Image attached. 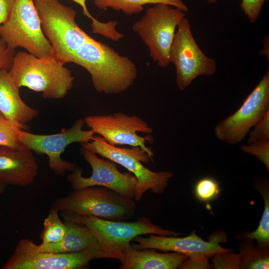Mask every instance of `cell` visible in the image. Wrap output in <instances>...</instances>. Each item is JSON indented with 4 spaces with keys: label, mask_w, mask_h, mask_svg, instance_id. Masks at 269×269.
<instances>
[{
    "label": "cell",
    "mask_w": 269,
    "mask_h": 269,
    "mask_svg": "<svg viewBox=\"0 0 269 269\" xmlns=\"http://www.w3.org/2000/svg\"><path fill=\"white\" fill-rule=\"evenodd\" d=\"M14 0H0V25L7 19Z\"/></svg>",
    "instance_id": "obj_33"
},
{
    "label": "cell",
    "mask_w": 269,
    "mask_h": 269,
    "mask_svg": "<svg viewBox=\"0 0 269 269\" xmlns=\"http://www.w3.org/2000/svg\"><path fill=\"white\" fill-rule=\"evenodd\" d=\"M209 259V257L204 256L190 257L185 260L178 269H212L213 266L210 264Z\"/></svg>",
    "instance_id": "obj_31"
},
{
    "label": "cell",
    "mask_w": 269,
    "mask_h": 269,
    "mask_svg": "<svg viewBox=\"0 0 269 269\" xmlns=\"http://www.w3.org/2000/svg\"><path fill=\"white\" fill-rule=\"evenodd\" d=\"M254 187L262 195L264 202V210L257 229L252 232L241 233L236 236L240 240L253 239L257 246H269V182L268 179H254Z\"/></svg>",
    "instance_id": "obj_20"
},
{
    "label": "cell",
    "mask_w": 269,
    "mask_h": 269,
    "mask_svg": "<svg viewBox=\"0 0 269 269\" xmlns=\"http://www.w3.org/2000/svg\"><path fill=\"white\" fill-rule=\"evenodd\" d=\"M0 112L12 125L26 130L27 123L36 118L38 111L28 106L19 94V88L10 78L8 70H0Z\"/></svg>",
    "instance_id": "obj_17"
},
{
    "label": "cell",
    "mask_w": 269,
    "mask_h": 269,
    "mask_svg": "<svg viewBox=\"0 0 269 269\" xmlns=\"http://www.w3.org/2000/svg\"><path fill=\"white\" fill-rule=\"evenodd\" d=\"M0 38L12 50L22 47L36 57L52 55L44 34L34 0H14L6 20L0 25Z\"/></svg>",
    "instance_id": "obj_6"
},
{
    "label": "cell",
    "mask_w": 269,
    "mask_h": 269,
    "mask_svg": "<svg viewBox=\"0 0 269 269\" xmlns=\"http://www.w3.org/2000/svg\"><path fill=\"white\" fill-rule=\"evenodd\" d=\"M93 2L99 9L111 8L130 15L139 13L147 4H167L184 12L188 11V6L182 0H93Z\"/></svg>",
    "instance_id": "obj_21"
},
{
    "label": "cell",
    "mask_w": 269,
    "mask_h": 269,
    "mask_svg": "<svg viewBox=\"0 0 269 269\" xmlns=\"http://www.w3.org/2000/svg\"><path fill=\"white\" fill-rule=\"evenodd\" d=\"M240 149L246 153L256 156L269 171V141L243 144Z\"/></svg>",
    "instance_id": "obj_29"
},
{
    "label": "cell",
    "mask_w": 269,
    "mask_h": 269,
    "mask_svg": "<svg viewBox=\"0 0 269 269\" xmlns=\"http://www.w3.org/2000/svg\"><path fill=\"white\" fill-rule=\"evenodd\" d=\"M221 190L217 181L210 177L199 179L194 188L196 197L202 202H208L217 198Z\"/></svg>",
    "instance_id": "obj_24"
},
{
    "label": "cell",
    "mask_w": 269,
    "mask_h": 269,
    "mask_svg": "<svg viewBox=\"0 0 269 269\" xmlns=\"http://www.w3.org/2000/svg\"><path fill=\"white\" fill-rule=\"evenodd\" d=\"M117 23V21L103 22L95 18L91 23L92 32L117 42L124 37L122 33L116 30Z\"/></svg>",
    "instance_id": "obj_27"
},
{
    "label": "cell",
    "mask_w": 269,
    "mask_h": 269,
    "mask_svg": "<svg viewBox=\"0 0 269 269\" xmlns=\"http://www.w3.org/2000/svg\"><path fill=\"white\" fill-rule=\"evenodd\" d=\"M15 53V50L9 48L0 38V70H9Z\"/></svg>",
    "instance_id": "obj_32"
},
{
    "label": "cell",
    "mask_w": 269,
    "mask_h": 269,
    "mask_svg": "<svg viewBox=\"0 0 269 269\" xmlns=\"http://www.w3.org/2000/svg\"><path fill=\"white\" fill-rule=\"evenodd\" d=\"M134 237L131 246L135 249H153L164 252L171 251L185 254L190 257L204 256L212 258L214 255L232 250L222 247L220 243L227 242V236L225 232L218 231L213 232L208 241L199 237L195 231L185 237L147 235Z\"/></svg>",
    "instance_id": "obj_15"
},
{
    "label": "cell",
    "mask_w": 269,
    "mask_h": 269,
    "mask_svg": "<svg viewBox=\"0 0 269 269\" xmlns=\"http://www.w3.org/2000/svg\"><path fill=\"white\" fill-rule=\"evenodd\" d=\"M67 232L63 239L55 244L36 245L42 252L56 253H76L86 250L102 248L97 240L84 224L67 212H62ZM103 249V248H102Z\"/></svg>",
    "instance_id": "obj_18"
},
{
    "label": "cell",
    "mask_w": 269,
    "mask_h": 269,
    "mask_svg": "<svg viewBox=\"0 0 269 269\" xmlns=\"http://www.w3.org/2000/svg\"><path fill=\"white\" fill-rule=\"evenodd\" d=\"M269 109V71L234 114L220 122L214 128L216 137L229 144L243 140Z\"/></svg>",
    "instance_id": "obj_13"
},
{
    "label": "cell",
    "mask_w": 269,
    "mask_h": 269,
    "mask_svg": "<svg viewBox=\"0 0 269 269\" xmlns=\"http://www.w3.org/2000/svg\"><path fill=\"white\" fill-rule=\"evenodd\" d=\"M263 44L264 45V48L260 52V55H265L269 61V52H267V48H269V36L266 35L263 41Z\"/></svg>",
    "instance_id": "obj_35"
},
{
    "label": "cell",
    "mask_w": 269,
    "mask_h": 269,
    "mask_svg": "<svg viewBox=\"0 0 269 269\" xmlns=\"http://www.w3.org/2000/svg\"><path fill=\"white\" fill-rule=\"evenodd\" d=\"M5 186L6 185L3 184V183H0V194L3 192V191L4 190L5 187Z\"/></svg>",
    "instance_id": "obj_36"
},
{
    "label": "cell",
    "mask_w": 269,
    "mask_h": 269,
    "mask_svg": "<svg viewBox=\"0 0 269 269\" xmlns=\"http://www.w3.org/2000/svg\"><path fill=\"white\" fill-rule=\"evenodd\" d=\"M169 61L175 67L176 81L181 91L184 90L197 77L211 76L216 70L215 60L207 56L199 47L185 17L177 27L170 49Z\"/></svg>",
    "instance_id": "obj_10"
},
{
    "label": "cell",
    "mask_w": 269,
    "mask_h": 269,
    "mask_svg": "<svg viewBox=\"0 0 269 269\" xmlns=\"http://www.w3.org/2000/svg\"><path fill=\"white\" fill-rule=\"evenodd\" d=\"M185 12L167 4L158 3L147 8L145 14L132 25L148 47L149 55L160 68L170 63L169 51L175 30Z\"/></svg>",
    "instance_id": "obj_7"
},
{
    "label": "cell",
    "mask_w": 269,
    "mask_h": 269,
    "mask_svg": "<svg viewBox=\"0 0 269 269\" xmlns=\"http://www.w3.org/2000/svg\"><path fill=\"white\" fill-rule=\"evenodd\" d=\"M84 120L95 134H99L109 144L138 146L151 157L154 155L151 149L145 145L146 141L152 142V137L150 135L141 136L138 134H151L153 129L140 117L130 116L120 112L109 115H90Z\"/></svg>",
    "instance_id": "obj_12"
},
{
    "label": "cell",
    "mask_w": 269,
    "mask_h": 269,
    "mask_svg": "<svg viewBox=\"0 0 269 269\" xmlns=\"http://www.w3.org/2000/svg\"><path fill=\"white\" fill-rule=\"evenodd\" d=\"M44 34L55 58L70 63L73 53L91 37L78 25L76 12L58 0H34Z\"/></svg>",
    "instance_id": "obj_3"
},
{
    "label": "cell",
    "mask_w": 269,
    "mask_h": 269,
    "mask_svg": "<svg viewBox=\"0 0 269 269\" xmlns=\"http://www.w3.org/2000/svg\"><path fill=\"white\" fill-rule=\"evenodd\" d=\"M78 4L82 8L83 14L88 18L93 20L95 18L91 14L88 10L86 5L87 0H72Z\"/></svg>",
    "instance_id": "obj_34"
},
{
    "label": "cell",
    "mask_w": 269,
    "mask_h": 269,
    "mask_svg": "<svg viewBox=\"0 0 269 269\" xmlns=\"http://www.w3.org/2000/svg\"><path fill=\"white\" fill-rule=\"evenodd\" d=\"M81 153L91 166L92 173L89 177H85L82 175V169L76 167L67 177L73 190L103 186L125 197L134 199L137 180L132 173L121 172L115 162L107 158H100L83 147H81Z\"/></svg>",
    "instance_id": "obj_14"
},
{
    "label": "cell",
    "mask_w": 269,
    "mask_h": 269,
    "mask_svg": "<svg viewBox=\"0 0 269 269\" xmlns=\"http://www.w3.org/2000/svg\"><path fill=\"white\" fill-rule=\"evenodd\" d=\"M85 124L84 119H79L69 129L51 134H35L20 130L18 138L22 144L32 151L46 155L50 169L56 175L63 176L66 172H71L76 167L74 163L61 158V155L66 147L74 142L89 141L95 135L91 130L83 129Z\"/></svg>",
    "instance_id": "obj_11"
},
{
    "label": "cell",
    "mask_w": 269,
    "mask_h": 269,
    "mask_svg": "<svg viewBox=\"0 0 269 269\" xmlns=\"http://www.w3.org/2000/svg\"><path fill=\"white\" fill-rule=\"evenodd\" d=\"M239 246L240 269H269V246H256L253 239H244Z\"/></svg>",
    "instance_id": "obj_22"
},
{
    "label": "cell",
    "mask_w": 269,
    "mask_h": 269,
    "mask_svg": "<svg viewBox=\"0 0 269 269\" xmlns=\"http://www.w3.org/2000/svg\"><path fill=\"white\" fill-rule=\"evenodd\" d=\"M70 63L85 68L96 90L107 95L126 91L137 76L136 66L129 58L91 37L73 53Z\"/></svg>",
    "instance_id": "obj_1"
},
{
    "label": "cell",
    "mask_w": 269,
    "mask_h": 269,
    "mask_svg": "<svg viewBox=\"0 0 269 269\" xmlns=\"http://www.w3.org/2000/svg\"><path fill=\"white\" fill-rule=\"evenodd\" d=\"M68 213L88 228L103 249L120 255H123V252L131 246V242L136 236L154 234L177 237L179 235L176 231L164 229L152 223L146 217L127 222Z\"/></svg>",
    "instance_id": "obj_9"
},
{
    "label": "cell",
    "mask_w": 269,
    "mask_h": 269,
    "mask_svg": "<svg viewBox=\"0 0 269 269\" xmlns=\"http://www.w3.org/2000/svg\"><path fill=\"white\" fill-rule=\"evenodd\" d=\"M8 72L19 88L25 87L41 93L45 99H62L73 86L71 70L52 56L38 57L18 51Z\"/></svg>",
    "instance_id": "obj_2"
},
{
    "label": "cell",
    "mask_w": 269,
    "mask_h": 269,
    "mask_svg": "<svg viewBox=\"0 0 269 269\" xmlns=\"http://www.w3.org/2000/svg\"><path fill=\"white\" fill-rule=\"evenodd\" d=\"M123 254L119 269H176L188 258L179 253H160L153 249L137 250L132 246Z\"/></svg>",
    "instance_id": "obj_19"
},
{
    "label": "cell",
    "mask_w": 269,
    "mask_h": 269,
    "mask_svg": "<svg viewBox=\"0 0 269 269\" xmlns=\"http://www.w3.org/2000/svg\"><path fill=\"white\" fill-rule=\"evenodd\" d=\"M20 129L9 122L0 112V145L18 147L22 144L18 138Z\"/></svg>",
    "instance_id": "obj_25"
},
{
    "label": "cell",
    "mask_w": 269,
    "mask_h": 269,
    "mask_svg": "<svg viewBox=\"0 0 269 269\" xmlns=\"http://www.w3.org/2000/svg\"><path fill=\"white\" fill-rule=\"evenodd\" d=\"M233 250L217 254L211 258L213 268L216 269H240L238 254H234Z\"/></svg>",
    "instance_id": "obj_28"
},
{
    "label": "cell",
    "mask_w": 269,
    "mask_h": 269,
    "mask_svg": "<svg viewBox=\"0 0 269 269\" xmlns=\"http://www.w3.org/2000/svg\"><path fill=\"white\" fill-rule=\"evenodd\" d=\"M136 208L133 199L109 188L94 186L73 190L57 199L51 208L108 220L127 221L134 215Z\"/></svg>",
    "instance_id": "obj_4"
},
{
    "label": "cell",
    "mask_w": 269,
    "mask_h": 269,
    "mask_svg": "<svg viewBox=\"0 0 269 269\" xmlns=\"http://www.w3.org/2000/svg\"><path fill=\"white\" fill-rule=\"evenodd\" d=\"M210 3H215L218 0H206Z\"/></svg>",
    "instance_id": "obj_37"
},
{
    "label": "cell",
    "mask_w": 269,
    "mask_h": 269,
    "mask_svg": "<svg viewBox=\"0 0 269 269\" xmlns=\"http://www.w3.org/2000/svg\"><path fill=\"white\" fill-rule=\"evenodd\" d=\"M267 0H241V7L245 15L252 23L258 19L263 4Z\"/></svg>",
    "instance_id": "obj_30"
},
{
    "label": "cell",
    "mask_w": 269,
    "mask_h": 269,
    "mask_svg": "<svg viewBox=\"0 0 269 269\" xmlns=\"http://www.w3.org/2000/svg\"><path fill=\"white\" fill-rule=\"evenodd\" d=\"M38 165L33 151L23 144L18 147L0 145V182L25 187L38 173Z\"/></svg>",
    "instance_id": "obj_16"
},
{
    "label": "cell",
    "mask_w": 269,
    "mask_h": 269,
    "mask_svg": "<svg viewBox=\"0 0 269 269\" xmlns=\"http://www.w3.org/2000/svg\"><path fill=\"white\" fill-rule=\"evenodd\" d=\"M249 131L248 144L269 141V109Z\"/></svg>",
    "instance_id": "obj_26"
},
{
    "label": "cell",
    "mask_w": 269,
    "mask_h": 269,
    "mask_svg": "<svg viewBox=\"0 0 269 269\" xmlns=\"http://www.w3.org/2000/svg\"><path fill=\"white\" fill-rule=\"evenodd\" d=\"M123 260V256L109 252L102 248L83 251L56 253L42 252L32 240L19 241L15 249L1 267L2 269H82L89 267L90 261L98 259Z\"/></svg>",
    "instance_id": "obj_8"
},
{
    "label": "cell",
    "mask_w": 269,
    "mask_h": 269,
    "mask_svg": "<svg viewBox=\"0 0 269 269\" xmlns=\"http://www.w3.org/2000/svg\"><path fill=\"white\" fill-rule=\"evenodd\" d=\"M58 211L51 208L43 223L44 228L41 235V245L55 244L60 242L67 232L65 223L58 215Z\"/></svg>",
    "instance_id": "obj_23"
},
{
    "label": "cell",
    "mask_w": 269,
    "mask_h": 269,
    "mask_svg": "<svg viewBox=\"0 0 269 269\" xmlns=\"http://www.w3.org/2000/svg\"><path fill=\"white\" fill-rule=\"evenodd\" d=\"M81 145L122 165L136 177L137 183L134 197L136 201L140 200L148 190L155 194L162 193L166 188L169 179L173 176L171 172H154L144 166L142 163H148L152 157L138 146L130 148L113 145L101 136L95 135L92 140L82 142Z\"/></svg>",
    "instance_id": "obj_5"
}]
</instances>
